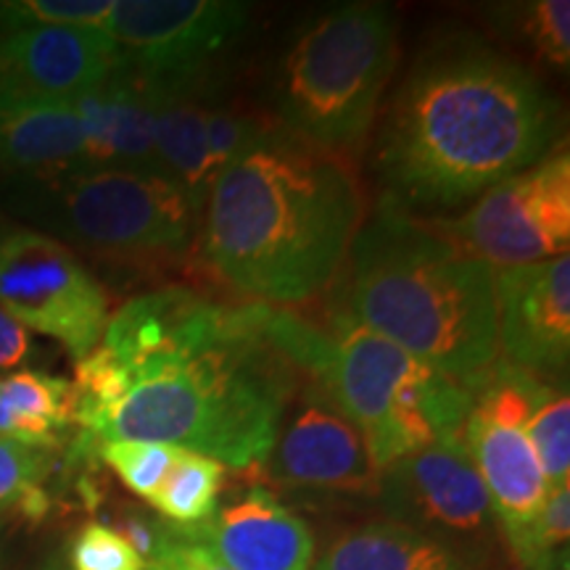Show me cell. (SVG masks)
Returning <instances> with one entry per match:
<instances>
[{"label": "cell", "instance_id": "obj_12", "mask_svg": "<svg viewBox=\"0 0 570 570\" xmlns=\"http://www.w3.org/2000/svg\"><path fill=\"white\" fill-rule=\"evenodd\" d=\"M117 63V46L101 30H9L0 35V106L75 104Z\"/></svg>", "mask_w": 570, "mask_h": 570}, {"label": "cell", "instance_id": "obj_23", "mask_svg": "<svg viewBox=\"0 0 570 570\" xmlns=\"http://www.w3.org/2000/svg\"><path fill=\"white\" fill-rule=\"evenodd\" d=\"M533 446L547 487L558 489L570 483V399L566 391H554L541 407L533 412L523 428Z\"/></svg>", "mask_w": 570, "mask_h": 570}, {"label": "cell", "instance_id": "obj_9", "mask_svg": "<svg viewBox=\"0 0 570 570\" xmlns=\"http://www.w3.org/2000/svg\"><path fill=\"white\" fill-rule=\"evenodd\" d=\"M246 24L248 9L235 0H117L101 32L151 80H198Z\"/></svg>", "mask_w": 570, "mask_h": 570}, {"label": "cell", "instance_id": "obj_22", "mask_svg": "<svg viewBox=\"0 0 570 570\" xmlns=\"http://www.w3.org/2000/svg\"><path fill=\"white\" fill-rule=\"evenodd\" d=\"M508 30L531 48L541 63L568 69L570 61V3L568 0H533V3L502 6Z\"/></svg>", "mask_w": 570, "mask_h": 570}, {"label": "cell", "instance_id": "obj_19", "mask_svg": "<svg viewBox=\"0 0 570 570\" xmlns=\"http://www.w3.org/2000/svg\"><path fill=\"white\" fill-rule=\"evenodd\" d=\"M85 135L75 106H0V173L13 180L75 173Z\"/></svg>", "mask_w": 570, "mask_h": 570}, {"label": "cell", "instance_id": "obj_2", "mask_svg": "<svg viewBox=\"0 0 570 570\" xmlns=\"http://www.w3.org/2000/svg\"><path fill=\"white\" fill-rule=\"evenodd\" d=\"M365 217L348 159L273 125L214 180L196 240L235 296L294 309L338 283Z\"/></svg>", "mask_w": 570, "mask_h": 570}, {"label": "cell", "instance_id": "obj_11", "mask_svg": "<svg viewBox=\"0 0 570 570\" xmlns=\"http://www.w3.org/2000/svg\"><path fill=\"white\" fill-rule=\"evenodd\" d=\"M294 404V412H285L273 452L262 462L269 479L298 489L377 494L381 470L370 460L360 428L306 383Z\"/></svg>", "mask_w": 570, "mask_h": 570}, {"label": "cell", "instance_id": "obj_17", "mask_svg": "<svg viewBox=\"0 0 570 570\" xmlns=\"http://www.w3.org/2000/svg\"><path fill=\"white\" fill-rule=\"evenodd\" d=\"M142 75V71H140ZM154 148L164 177L183 190L194 206L198 223L212 190L209 156H206V111H209V77L198 80H151Z\"/></svg>", "mask_w": 570, "mask_h": 570}, {"label": "cell", "instance_id": "obj_16", "mask_svg": "<svg viewBox=\"0 0 570 570\" xmlns=\"http://www.w3.org/2000/svg\"><path fill=\"white\" fill-rule=\"evenodd\" d=\"M462 439L487 487L494 520L502 525L512 552H518L550 494L533 446L520 428L487 423L470 412L462 425Z\"/></svg>", "mask_w": 570, "mask_h": 570}, {"label": "cell", "instance_id": "obj_15", "mask_svg": "<svg viewBox=\"0 0 570 570\" xmlns=\"http://www.w3.org/2000/svg\"><path fill=\"white\" fill-rule=\"evenodd\" d=\"M71 106L85 135L82 159L75 173L117 169L164 177L154 148L151 85L122 56L96 88Z\"/></svg>", "mask_w": 570, "mask_h": 570}, {"label": "cell", "instance_id": "obj_7", "mask_svg": "<svg viewBox=\"0 0 570 570\" xmlns=\"http://www.w3.org/2000/svg\"><path fill=\"white\" fill-rule=\"evenodd\" d=\"M0 306L27 331L59 341L77 362L101 344L109 294L77 254L0 212Z\"/></svg>", "mask_w": 570, "mask_h": 570}, {"label": "cell", "instance_id": "obj_32", "mask_svg": "<svg viewBox=\"0 0 570 570\" xmlns=\"http://www.w3.org/2000/svg\"><path fill=\"white\" fill-rule=\"evenodd\" d=\"M0 558H3V523H0Z\"/></svg>", "mask_w": 570, "mask_h": 570}, {"label": "cell", "instance_id": "obj_28", "mask_svg": "<svg viewBox=\"0 0 570 570\" xmlns=\"http://www.w3.org/2000/svg\"><path fill=\"white\" fill-rule=\"evenodd\" d=\"M51 470V452L0 439V512L38 489Z\"/></svg>", "mask_w": 570, "mask_h": 570}, {"label": "cell", "instance_id": "obj_26", "mask_svg": "<svg viewBox=\"0 0 570 570\" xmlns=\"http://www.w3.org/2000/svg\"><path fill=\"white\" fill-rule=\"evenodd\" d=\"M269 127L273 122L252 117L244 109L209 104V111H206V156H209L212 185L227 164L238 154H244L248 146H254Z\"/></svg>", "mask_w": 570, "mask_h": 570}, {"label": "cell", "instance_id": "obj_31", "mask_svg": "<svg viewBox=\"0 0 570 570\" xmlns=\"http://www.w3.org/2000/svg\"><path fill=\"white\" fill-rule=\"evenodd\" d=\"M32 348L30 331L0 306V373L9 375V370L24 365Z\"/></svg>", "mask_w": 570, "mask_h": 570}, {"label": "cell", "instance_id": "obj_6", "mask_svg": "<svg viewBox=\"0 0 570 570\" xmlns=\"http://www.w3.org/2000/svg\"><path fill=\"white\" fill-rule=\"evenodd\" d=\"M6 206L71 252L114 262L180 259L198 235L194 206L161 175L63 173L17 180Z\"/></svg>", "mask_w": 570, "mask_h": 570}, {"label": "cell", "instance_id": "obj_5", "mask_svg": "<svg viewBox=\"0 0 570 570\" xmlns=\"http://www.w3.org/2000/svg\"><path fill=\"white\" fill-rule=\"evenodd\" d=\"M396 63L399 24L391 6H333L298 30L281 59L277 125L327 154H360Z\"/></svg>", "mask_w": 570, "mask_h": 570}, {"label": "cell", "instance_id": "obj_20", "mask_svg": "<svg viewBox=\"0 0 570 570\" xmlns=\"http://www.w3.org/2000/svg\"><path fill=\"white\" fill-rule=\"evenodd\" d=\"M75 425V386L67 377L19 370L0 375V439L53 452Z\"/></svg>", "mask_w": 570, "mask_h": 570}, {"label": "cell", "instance_id": "obj_3", "mask_svg": "<svg viewBox=\"0 0 570 570\" xmlns=\"http://www.w3.org/2000/svg\"><path fill=\"white\" fill-rule=\"evenodd\" d=\"M338 281L348 315L423 365L473 383L497 362V269L439 223L381 198Z\"/></svg>", "mask_w": 570, "mask_h": 570}, {"label": "cell", "instance_id": "obj_13", "mask_svg": "<svg viewBox=\"0 0 570 570\" xmlns=\"http://www.w3.org/2000/svg\"><path fill=\"white\" fill-rule=\"evenodd\" d=\"M497 338L504 362L547 381L570 360V256L497 269Z\"/></svg>", "mask_w": 570, "mask_h": 570}, {"label": "cell", "instance_id": "obj_30", "mask_svg": "<svg viewBox=\"0 0 570 570\" xmlns=\"http://www.w3.org/2000/svg\"><path fill=\"white\" fill-rule=\"evenodd\" d=\"M146 570H230V568H227L223 560L214 558L209 550L194 544V541H185L175 533L173 544H169L159 558L148 562Z\"/></svg>", "mask_w": 570, "mask_h": 570}, {"label": "cell", "instance_id": "obj_4", "mask_svg": "<svg viewBox=\"0 0 570 570\" xmlns=\"http://www.w3.org/2000/svg\"><path fill=\"white\" fill-rule=\"evenodd\" d=\"M262 304H235L217 338L135 377L88 436L167 444L238 470L262 465L304 383L262 333Z\"/></svg>", "mask_w": 570, "mask_h": 570}, {"label": "cell", "instance_id": "obj_27", "mask_svg": "<svg viewBox=\"0 0 570 570\" xmlns=\"http://www.w3.org/2000/svg\"><path fill=\"white\" fill-rule=\"evenodd\" d=\"M71 570H146L130 541L111 525L88 523L71 541Z\"/></svg>", "mask_w": 570, "mask_h": 570}, {"label": "cell", "instance_id": "obj_18", "mask_svg": "<svg viewBox=\"0 0 570 570\" xmlns=\"http://www.w3.org/2000/svg\"><path fill=\"white\" fill-rule=\"evenodd\" d=\"M312 570H479L460 547L399 520H373L338 533Z\"/></svg>", "mask_w": 570, "mask_h": 570}, {"label": "cell", "instance_id": "obj_1", "mask_svg": "<svg viewBox=\"0 0 570 570\" xmlns=\"http://www.w3.org/2000/svg\"><path fill=\"white\" fill-rule=\"evenodd\" d=\"M560 146V109L533 71L470 32L425 46L383 111L373 169L404 212H452Z\"/></svg>", "mask_w": 570, "mask_h": 570}, {"label": "cell", "instance_id": "obj_24", "mask_svg": "<svg viewBox=\"0 0 570 570\" xmlns=\"http://www.w3.org/2000/svg\"><path fill=\"white\" fill-rule=\"evenodd\" d=\"M180 452L183 449L177 446L148 444V441H104L98 449V454L119 475V481L146 502L159 491Z\"/></svg>", "mask_w": 570, "mask_h": 570}, {"label": "cell", "instance_id": "obj_29", "mask_svg": "<svg viewBox=\"0 0 570 570\" xmlns=\"http://www.w3.org/2000/svg\"><path fill=\"white\" fill-rule=\"evenodd\" d=\"M117 523H119L117 531L130 541V547L140 554L146 566L159 558V554L167 550L175 539L173 525L161 523L159 518L146 515V512L140 510H125Z\"/></svg>", "mask_w": 570, "mask_h": 570}, {"label": "cell", "instance_id": "obj_10", "mask_svg": "<svg viewBox=\"0 0 570 570\" xmlns=\"http://www.w3.org/2000/svg\"><path fill=\"white\" fill-rule=\"evenodd\" d=\"M386 508L399 523L425 533L483 537L494 529L487 487L470 458L465 439L449 433L381 473Z\"/></svg>", "mask_w": 570, "mask_h": 570}, {"label": "cell", "instance_id": "obj_8", "mask_svg": "<svg viewBox=\"0 0 570 570\" xmlns=\"http://www.w3.org/2000/svg\"><path fill=\"white\" fill-rule=\"evenodd\" d=\"M439 227L494 269L537 265L568 254L570 159L566 146L489 188L462 217L444 219Z\"/></svg>", "mask_w": 570, "mask_h": 570}, {"label": "cell", "instance_id": "obj_25", "mask_svg": "<svg viewBox=\"0 0 570 570\" xmlns=\"http://www.w3.org/2000/svg\"><path fill=\"white\" fill-rule=\"evenodd\" d=\"M114 0H21L0 6L6 32L19 27H77L104 30Z\"/></svg>", "mask_w": 570, "mask_h": 570}, {"label": "cell", "instance_id": "obj_14", "mask_svg": "<svg viewBox=\"0 0 570 570\" xmlns=\"http://www.w3.org/2000/svg\"><path fill=\"white\" fill-rule=\"evenodd\" d=\"M175 533L209 550L230 570H312L315 566V533L265 487H252L214 510L209 520Z\"/></svg>", "mask_w": 570, "mask_h": 570}, {"label": "cell", "instance_id": "obj_21", "mask_svg": "<svg viewBox=\"0 0 570 570\" xmlns=\"http://www.w3.org/2000/svg\"><path fill=\"white\" fill-rule=\"evenodd\" d=\"M225 481V465L198 452H180L173 470L148 499L156 515L175 529H190L214 515L219 502V489Z\"/></svg>", "mask_w": 570, "mask_h": 570}]
</instances>
